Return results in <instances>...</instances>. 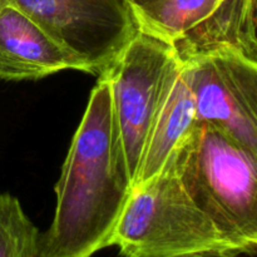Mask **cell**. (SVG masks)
I'll return each mask as SVG.
<instances>
[{
    "instance_id": "obj_1",
    "label": "cell",
    "mask_w": 257,
    "mask_h": 257,
    "mask_svg": "<svg viewBox=\"0 0 257 257\" xmlns=\"http://www.w3.org/2000/svg\"><path fill=\"white\" fill-rule=\"evenodd\" d=\"M132 188L109 80L100 75L55 185L54 217L39 236V257H92L113 246Z\"/></svg>"
},
{
    "instance_id": "obj_2",
    "label": "cell",
    "mask_w": 257,
    "mask_h": 257,
    "mask_svg": "<svg viewBox=\"0 0 257 257\" xmlns=\"http://www.w3.org/2000/svg\"><path fill=\"white\" fill-rule=\"evenodd\" d=\"M183 188L238 253L257 251V155L197 123L175 152Z\"/></svg>"
},
{
    "instance_id": "obj_3",
    "label": "cell",
    "mask_w": 257,
    "mask_h": 257,
    "mask_svg": "<svg viewBox=\"0 0 257 257\" xmlns=\"http://www.w3.org/2000/svg\"><path fill=\"white\" fill-rule=\"evenodd\" d=\"M113 246L122 257L237 252L187 195L177 173L175 153L158 175L132 188L115 227Z\"/></svg>"
},
{
    "instance_id": "obj_4",
    "label": "cell",
    "mask_w": 257,
    "mask_h": 257,
    "mask_svg": "<svg viewBox=\"0 0 257 257\" xmlns=\"http://www.w3.org/2000/svg\"><path fill=\"white\" fill-rule=\"evenodd\" d=\"M181 65L175 44L138 30L103 75L110 85L113 112L135 185L158 112Z\"/></svg>"
},
{
    "instance_id": "obj_5",
    "label": "cell",
    "mask_w": 257,
    "mask_h": 257,
    "mask_svg": "<svg viewBox=\"0 0 257 257\" xmlns=\"http://www.w3.org/2000/svg\"><path fill=\"white\" fill-rule=\"evenodd\" d=\"M104 74L137 34L130 0H3Z\"/></svg>"
},
{
    "instance_id": "obj_6",
    "label": "cell",
    "mask_w": 257,
    "mask_h": 257,
    "mask_svg": "<svg viewBox=\"0 0 257 257\" xmlns=\"http://www.w3.org/2000/svg\"><path fill=\"white\" fill-rule=\"evenodd\" d=\"M197 123L257 155V60L230 48L181 57Z\"/></svg>"
},
{
    "instance_id": "obj_7",
    "label": "cell",
    "mask_w": 257,
    "mask_h": 257,
    "mask_svg": "<svg viewBox=\"0 0 257 257\" xmlns=\"http://www.w3.org/2000/svg\"><path fill=\"white\" fill-rule=\"evenodd\" d=\"M62 70L93 74L82 58L12 7L0 12V79H40Z\"/></svg>"
},
{
    "instance_id": "obj_8",
    "label": "cell",
    "mask_w": 257,
    "mask_h": 257,
    "mask_svg": "<svg viewBox=\"0 0 257 257\" xmlns=\"http://www.w3.org/2000/svg\"><path fill=\"white\" fill-rule=\"evenodd\" d=\"M197 124L192 93L186 79L183 63L155 120L135 186L145 183L162 171Z\"/></svg>"
},
{
    "instance_id": "obj_9",
    "label": "cell",
    "mask_w": 257,
    "mask_h": 257,
    "mask_svg": "<svg viewBox=\"0 0 257 257\" xmlns=\"http://www.w3.org/2000/svg\"><path fill=\"white\" fill-rule=\"evenodd\" d=\"M216 5L217 0H147L132 4V9L138 29L176 44L203 22Z\"/></svg>"
},
{
    "instance_id": "obj_10",
    "label": "cell",
    "mask_w": 257,
    "mask_h": 257,
    "mask_svg": "<svg viewBox=\"0 0 257 257\" xmlns=\"http://www.w3.org/2000/svg\"><path fill=\"white\" fill-rule=\"evenodd\" d=\"M39 236L19 200L0 193V257H39Z\"/></svg>"
},
{
    "instance_id": "obj_11",
    "label": "cell",
    "mask_w": 257,
    "mask_h": 257,
    "mask_svg": "<svg viewBox=\"0 0 257 257\" xmlns=\"http://www.w3.org/2000/svg\"><path fill=\"white\" fill-rule=\"evenodd\" d=\"M173 257H240V253L233 251H205V252L186 253V255Z\"/></svg>"
},
{
    "instance_id": "obj_12",
    "label": "cell",
    "mask_w": 257,
    "mask_h": 257,
    "mask_svg": "<svg viewBox=\"0 0 257 257\" xmlns=\"http://www.w3.org/2000/svg\"><path fill=\"white\" fill-rule=\"evenodd\" d=\"M131 4H141V3H145L147 0H130Z\"/></svg>"
},
{
    "instance_id": "obj_13",
    "label": "cell",
    "mask_w": 257,
    "mask_h": 257,
    "mask_svg": "<svg viewBox=\"0 0 257 257\" xmlns=\"http://www.w3.org/2000/svg\"><path fill=\"white\" fill-rule=\"evenodd\" d=\"M4 7H7V5L4 4V2H3V0H0V12H2V10L4 9Z\"/></svg>"
}]
</instances>
